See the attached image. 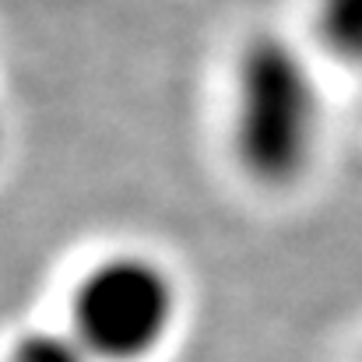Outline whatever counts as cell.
Instances as JSON below:
<instances>
[{"label":"cell","mask_w":362,"mask_h":362,"mask_svg":"<svg viewBox=\"0 0 362 362\" xmlns=\"http://www.w3.org/2000/svg\"><path fill=\"white\" fill-rule=\"evenodd\" d=\"M180 281L151 253L113 250L71 288L67 327L95 362H151L180 327Z\"/></svg>","instance_id":"7a4b0ae2"},{"label":"cell","mask_w":362,"mask_h":362,"mask_svg":"<svg viewBox=\"0 0 362 362\" xmlns=\"http://www.w3.org/2000/svg\"><path fill=\"white\" fill-rule=\"evenodd\" d=\"M0 148H4V117H0Z\"/></svg>","instance_id":"5b68a950"},{"label":"cell","mask_w":362,"mask_h":362,"mask_svg":"<svg viewBox=\"0 0 362 362\" xmlns=\"http://www.w3.org/2000/svg\"><path fill=\"white\" fill-rule=\"evenodd\" d=\"M313 32L334 60L362 67V0H313Z\"/></svg>","instance_id":"3957f363"},{"label":"cell","mask_w":362,"mask_h":362,"mask_svg":"<svg viewBox=\"0 0 362 362\" xmlns=\"http://www.w3.org/2000/svg\"><path fill=\"white\" fill-rule=\"evenodd\" d=\"M7 362H95L71 327H32L11 341Z\"/></svg>","instance_id":"277c9868"},{"label":"cell","mask_w":362,"mask_h":362,"mask_svg":"<svg viewBox=\"0 0 362 362\" xmlns=\"http://www.w3.org/2000/svg\"><path fill=\"white\" fill-rule=\"evenodd\" d=\"M324 88L310 57L278 32L243 42L233 74L229 144L246 180L264 190L303 183L324 144Z\"/></svg>","instance_id":"6da1fadb"}]
</instances>
